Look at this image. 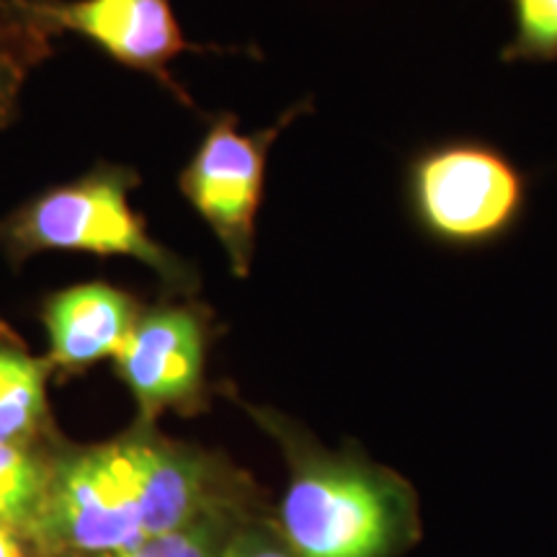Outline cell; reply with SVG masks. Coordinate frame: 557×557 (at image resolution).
I'll use <instances>...</instances> for the list:
<instances>
[{
    "instance_id": "9c48e42d",
    "label": "cell",
    "mask_w": 557,
    "mask_h": 557,
    "mask_svg": "<svg viewBox=\"0 0 557 557\" xmlns=\"http://www.w3.org/2000/svg\"><path fill=\"white\" fill-rule=\"evenodd\" d=\"M52 374L50 361L34 357L26 341L0 320V444L37 447L62 436L47 398Z\"/></svg>"
},
{
    "instance_id": "5b68a950",
    "label": "cell",
    "mask_w": 557,
    "mask_h": 557,
    "mask_svg": "<svg viewBox=\"0 0 557 557\" xmlns=\"http://www.w3.org/2000/svg\"><path fill=\"white\" fill-rule=\"evenodd\" d=\"M308 111H312L310 99L297 101L259 132H240L238 116L230 111L209 116L205 137L178 173V191L220 240L230 271L238 278H248L253 267L256 218L267 186L271 145Z\"/></svg>"
},
{
    "instance_id": "7c38bea8",
    "label": "cell",
    "mask_w": 557,
    "mask_h": 557,
    "mask_svg": "<svg viewBox=\"0 0 557 557\" xmlns=\"http://www.w3.org/2000/svg\"><path fill=\"white\" fill-rule=\"evenodd\" d=\"M513 37L500 50L504 62H557V0H508Z\"/></svg>"
},
{
    "instance_id": "7a4b0ae2",
    "label": "cell",
    "mask_w": 557,
    "mask_h": 557,
    "mask_svg": "<svg viewBox=\"0 0 557 557\" xmlns=\"http://www.w3.org/2000/svg\"><path fill=\"white\" fill-rule=\"evenodd\" d=\"M282 449L289 470L274 527L295 557H400L418 542L421 513L406 478L357 444L329 449L295 418L240 403Z\"/></svg>"
},
{
    "instance_id": "5bb4252c",
    "label": "cell",
    "mask_w": 557,
    "mask_h": 557,
    "mask_svg": "<svg viewBox=\"0 0 557 557\" xmlns=\"http://www.w3.org/2000/svg\"><path fill=\"white\" fill-rule=\"evenodd\" d=\"M225 557H295L284 540L278 537L274 519L261 513L240 529L238 537L225 553Z\"/></svg>"
},
{
    "instance_id": "ba28073f",
    "label": "cell",
    "mask_w": 557,
    "mask_h": 557,
    "mask_svg": "<svg viewBox=\"0 0 557 557\" xmlns=\"http://www.w3.org/2000/svg\"><path fill=\"white\" fill-rule=\"evenodd\" d=\"M145 305L107 278L70 284L41 297L39 320L47 333V361L62 377L86 374L103 359L114 361L127 344Z\"/></svg>"
},
{
    "instance_id": "6da1fadb",
    "label": "cell",
    "mask_w": 557,
    "mask_h": 557,
    "mask_svg": "<svg viewBox=\"0 0 557 557\" xmlns=\"http://www.w3.org/2000/svg\"><path fill=\"white\" fill-rule=\"evenodd\" d=\"M248 506L261 491L230 457L137 418L99 444L62 438L34 537L50 557L107 555Z\"/></svg>"
},
{
    "instance_id": "9a60e30c",
    "label": "cell",
    "mask_w": 557,
    "mask_h": 557,
    "mask_svg": "<svg viewBox=\"0 0 557 557\" xmlns=\"http://www.w3.org/2000/svg\"><path fill=\"white\" fill-rule=\"evenodd\" d=\"M34 65L9 47L0 45V129L9 127L18 114V96L24 88L26 73Z\"/></svg>"
},
{
    "instance_id": "4fadbf2b",
    "label": "cell",
    "mask_w": 557,
    "mask_h": 557,
    "mask_svg": "<svg viewBox=\"0 0 557 557\" xmlns=\"http://www.w3.org/2000/svg\"><path fill=\"white\" fill-rule=\"evenodd\" d=\"M0 45L29 60L32 65H39L52 52L50 41L39 37L24 18L18 0H0Z\"/></svg>"
},
{
    "instance_id": "8992f818",
    "label": "cell",
    "mask_w": 557,
    "mask_h": 557,
    "mask_svg": "<svg viewBox=\"0 0 557 557\" xmlns=\"http://www.w3.org/2000/svg\"><path fill=\"white\" fill-rule=\"evenodd\" d=\"M220 325L209 305L194 297H160L145 305L114 374L137 403L139 421L163 413L199 416L209 408L207 359Z\"/></svg>"
},
{
    "instance_id": "8fae6325",
    "label": "cell",
    "mask_w": 557,
    "mask_h": 557,
    "mask_svg": "<svg viewBox=\"0 0 557 557\" xmlns=\"http://www.w3.org/2000/svg\"><path fill=\"white\" fill-rule=\"evenodd\" d=\"M261 506L225 508V511L209 513V517L194 521L189 527L145 542V545L88 557H225L240 529L248 521L261 517Z\"/></svg>"
},
{
    "instance_id": "30bf717a",
    "label": "cell",
    "mask_w": 557,
    "mask_h": 557,
    "mask_svg": "<svg viewBox=\"0 0 557 557\" xmlns=\"http://www.w3.org/2000/svg\"><path fill=\"white\" fill-rule=\"evenodd\" d=\"M60 442L62 436L37 447L0 444V524L34 534Z\"/></svg>"
},
{
    "instance_id": "3957f363",
    "label": "cell",
    "mask_w": 557,
    "mask_h": 557,
    "mask_svg": "<svg viewBox=\"0 0 557 557\" xmlns=\"http://www.w3.org/2000/svg\"><path fill=\"white\" fill-rule=\"evenodd\" d=\"M139 173L129 165L99 160L83 176L45 189L0 220V250L13 269L47 250L124 256L148 267L169 297H194L199 271L148 233V222L132 207Z\"/></svg>"
},
{
    "instance_id": "277c9868",
    "label": "cell",
    "mask_w": 557,
    "mask_h": 557,
    "mask_svg": "<svg viewBox=\"0 0 557 557\" xmlns=\"http://www.w3.org/2000/svg\"><path fill=\"white\" fill-rule=\"evenodd\" d=\"M527 201V173L485 139H442L418 150L406 165L410 220L436 246H496L519 227Z\"/></svg>"
},
{
    "instance_id": "2e32d148",
    "label": "cell",
    "mask_w": 557,
    "mask_h": 557,
    "mask_svg": "<svg viewBox=\"0 0 557 557\" xmlns=\"http://www.w3.org/2000/svg\"><path fill=\"white\" fill-rule=\"evenodd\" d=\"M0 557H50L39 540L24 529L0 524Z\"/></svg>"
},
{
    "instance_id": "52a82bcc",
    "label": "cell",
    "mask_w": 557,
    "mask_h": 557,
    "mask_svg": "<svg viewBox=\"0 0 557 557\" xmlns=\"http://www.w3.org/2000/svg\"><path fill=\"white\" fill-rule=\"evenodd\" d=\"M21 13L39 37L78 34L120 65L150 75L186 107L189 94L171 78L169 65L189 45L171 0H18Z\"/></svg>"
}]
</instances>
